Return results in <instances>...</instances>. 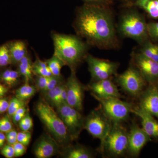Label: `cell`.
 Returning a JSON list of instances; mask_svg holds the SVG:
<instances>
[{"instance_id":"6da1fadb","label":"cell","mask_w":158,"mask_h":158,"mask_svg":"<svg viewBox=\"0 0 158 158\" xmlns=\"http://www.w3.org/2000/svg\"><path fill=\"white\" fill-rule=\"evenodd\" d=\"M74 27L78 35L98 48L116 47L117 39L113 15L99 4L87 3L79 8Z\"/></svg>"},{"instance_id":"7a4b0ae2","label":"cell","mask_w":158,"mask_h":158,"mask_svg":"<svg viewBox=\"0 0 158 158\" xmlns=\"http://www.w3.org/2000/svg\"><path fill=\"white\" fill-rule=\"evenodd\" d=\"M55 52L56 55L68 65L71 70H75L85 59L88 45L76 36L53 33L52 35Z\"/></svg>"},{"instance_id":"3957f363","label":"cell","mask_w":158,"mask_h":158,"mask_svg":"<svg viewBox=\"0 0 158 158\" xmlns=\"http://www.w3.org/2000/svg\"><path fill=\"white\" fill-rule=\"evenodd\" d=\"M35 112L50 135L59 144L65 147L73 141L56 111L44 99L37 103Z\"/></svg>"},{"instance_id":"277c9868","label":"cell","mask_w":158,"mask_h":158,"mask_svg":"<svg viewBox=\"0 0 158 158\" xmlns=\"http://www.w3.org/2000/svg\"><path fill=\"white\" fill-rule=\"evenodd\" d=\"M147 24L143 15L139 12L130 11L122 16L118 30L123 37L134 40L142 45L149 37Z\"/></svg>"},{"instance_id":"5b68a950","label":"cell","mask_w":158,"mask_h":158,"mask_svg":"<svg viewBox=\"0 0 158 158\" xmlns=\"http://www.w3.org/2000/svg\"><path fill=\"white\" fill-rule=\"evenodd\" d=\"M128 131L121 123H113L112 128L103 143L100 145L102 152L110 156L118 157L127 152Z\"/></svg>"},{"instance_id":"8992f818","label":"cell","mask_w":158,"mask_h":158,"mask_svg":"<svg viewBox=\"0 0 158 158\" xmlns=\"http://www.w3.org/2000/svg\"><path fill=\"white\" fill-rule=\"evenodd\" d=\"M113 124V122L99 108L91 111L85 118L84 129L93 138L99 139L101 145L110 132Z\"/></svg>"},{"instance_id":"52a82bcc","label":"cell","mask_w":158,"mask_h":158,"mask_svg":"<svg viewBox=\"0 0 158 158\" xmlns=\"http://www.w3.org/2000/svg\"><path fill=\"white\" fill-rule=\"evenodd\" d=\"M116 81L123 91L134 98H139L147 83L140 71L133 64L124 72L116 75Z\"/></svg>"},{"instance_id":"ba28073f","label":"cell","mask_w":158,"mask_h":158,"mask_svg":"<svg viewBox=\"0 0 158 158\" xmlns=\"http://www.w3.org/2000/svg\"><path fill=\"white\" fill-rule=\"evenodd\" d=\"M100 103V108L113 123H122L129 118L134 107L132 103L118 98H101L94 97Z\"/></svg>"},{"instance_id":"9c48e42d","label":"cell","mask_w":158,"mask_h":158,"mask_svg":"<svg viewBox=\"0 0 158 158\" xmlns=\"http://www.w3.org/2000/svg\"><path fill=\"white\" fill-rule=\"evenodd\" d=\"M56 108L73 140H76L84 129L85 118L81 113L67 103L59 105Z\"/></svg>"},{"instance_id":"30bf717a","label":"cell","mask_w":158,"mask_h":158,"mask_svg":"<svg viewBox=\"0 0 158 158\" xmlns=\"http://www.w3.org/2000/svg\"><path fill=\"white\" fill-rule=\"evenodd\" d=\"M85 59L92 81L112 78L113 76L117 75L119 65L118 62L99 59L90 54H87Z\"/></svg>"},{"instance_id":"8fae6325","label":"cell","mask_w":158,"mask_h":158,"mask_svg":"<svg viewBox=\"0 0 158 158\" xmlns=\"http://www.w3.org/2000/svg\"><path fill=\"white\" fill-rule=\"evenodd\" d=\"M65 85L67 91V104L81 113L85 88L77 77L75 70H71Z\"/></svg>"},{"instance_id":"7c38bea8","label":"cell","mask_w":158,"mask_h":158,"mask_svg":"<svg viewBox=\"0 0 158 158\" xmlns=\"http://www.w3.org/2000/svg\"><path fill=\"white\" fill-rule=\"evenodd\" d=\"M133 65L138 69L146 82L158 83V62L145 56L141 53L133 54Z\"/></svg>"},{"instance_id":"4fadbf2b","label":"cell","mask_w":158,"mask_h":158,"mask_svg":"<svg viewBox=\"0 0 158 158\" xmlns=\"http://www.w3.org/2000/svg\"><path fill=\"white\" fill-rule=\"evenodd\" d=\"M151 141V138L143 129L133 122L128 131L127 152L133 157H138L143 147Z\"/></svg>"},{"instance_id":"5bb4252c","label":"cell","mask_w":158,"mask_h":158,"mask_svg":"<svg viewBox=\"0 0 158 158\" xmlns=\"http://www.w3.org/2000/svg\"><path fill=\"white\" fill-rule=\"evenodd\" d=\"M139 98V106L158 118V83H149Z\"/></svg>"},{"instance_id":"9a60e30c","label":"cell","mask_w":158,"mask_h":158,"mask_svg":"<svg viewBox=\"0 0 158 158\" xmlns=\"http://www.w3.org/2000/svg\"><path fill=\"white\" fill-rule=\"evenodd\" d=\"M88 88L94 97L101 98H122L117 86L111 78L92 81L88 85Z\"/></svg>"},{"instance_id":"2e32d148","label":"cell","mask_w":158,"mask_h":158,"mask_svg":"<svg viewBox=\"0 0 158 158\" xmlns=\"http://www.w3.org/2000/svg\"><path fill=\"white\" fill-rule=\"evenodd\" d=\"M33 152L37 158H51L59 152V144L50 134H45L36 141Z\"/></svg>"},{"instance_id":"e0dca14e","label":"cell","mask_w":158,"mask_h":158,"mask_svg":"<svg viewBox=\"0 0 158 158\" xmlns=\"http://www.w3.org/2000/svg\"><path fill=\"white\" fill-rule=\"evenodd\" d=\"M131 113L141 119L142 128L151 138H158V122L154 116L147 113L140 106H134Z\"/></svg>"},{"instance_id":"ac0fdd59","label":"cell","mask_w":158,"mask_h":158,"mask_svg":"<svg viewBox=\"0 0 158 158\" xmlns=\"http://www.w3.org/2000/svg\"><path fill=\"white\" fill-rule=\"evenodd\" d=\"M61 153L62 156L65 158H92L94 156L91 150L78 144L66 145Z\"/></svg>"},{"instance_id":"d6986e66","label":"cell","mask_w":158,"mask_h":158,"mask_svg":"<svg viewBox=\"0 0 158 158\" xmlns=\"http://www.w3.org/2000/svg\"><path fill=\"white\" fill-rule=\"evenodd\" d=\"M11 55L12 64L19 63L23 57L27 55V49L25 43L22 40H13L7 43Z\"/></svg>"},{"instance_id":"ffe728a7","label":"cell","mask_w":158,"mask_h":158,"mask_svg":"<svg viewBox=\"0 0 158 158\" xmlns=\"http://www.w3.org/2000/svg\"><path fill=\"white\" fill-rule=\"evenodd\" d=\"M18 71L23 77L25 83H30L33 80V63L28 55L23 58L18 64Z\"/></svg>"},{"instance_id":"44dd1931","label":"cell","mask_w":158,"mask_h":158,"mask_svg":"<svg viewBox=\"0 0 158 158\" xmlns=\"http://www.w3.org/2000/svg\"><path fill=\"white\" fill-rule=\"evenodd\" d=\"M135 5L151 17L158 19V0H136Z\"/></svg>"},{"instance_id":"7402d4cb","label":"cell","mask_w":158,"mask_h":158,"mask_svg":"<svg viewBox=\"0 0 158 158\" xmlns=\"http://www.w3.org/2000/svg\"><path fill=\"white\" fill-rule=\"evenodd\" d=\"M20 76L18 70L6 69L0 73V81L8 87H14L19 83Z\"/></svg>"},{"instance_id":"603a6c76","label":"cell","mask_w":158,"mask_h":158,"mask_svg":"<svg viewBox=\"0 0 158 158\" xmlns=\"http://www.w3.org/2000/svg\"><path fill=\"white\" fill-rule=\"evenodd\" d=\"M37 88L36 86L31 85L30 83H25L24 85L18 88L15 92L17 98L26 102L31 98L37 93Z\"/></svg>"},{"instance_id":"cb8c5ba5","label":"cell","mask_w":158,"mask_h":158,"mask_svg":"<svg viewBox=\"0 0 158 158\" xmlns=\"http://www.w3.org/2000/svg\"><path fill=\"white\" fill-rule=\"evenodd\" d=\"M142 45L140 52L149 59L158 62V44L147 40Z\"/></svg>"},{"instance_id":"d4e9b609","label":"cell","mask_w":158,"mask_h":158,"mask_svg":"<svg viewBox=\"0 0 158 158\" xmlns=\"http://www.w3.org/2000/svg\"><path fill=\"white\" fill-rule=\"evenodd\" d=\"M65 84V83L62 82L55 88L44 92V99L53 107H56L59 95Z\"/></svg>"},{"instance_id":"484cf974","label":"cell","mask_w":158,"mask_h":158,"mask_svg":"<svg viewBox=\"0 0 158 158\" xmlns=\"http://www.w3.org/2000/svg\"><path fill=\"white\" fill-rule=\"evenodd\" d=\"M45 62L52 75L61 76V69L65 64L59 57L54 54L52 58L48 59Z\"/></svg>"},{"instance_id":"4316f807","label":"cell","mask_w":158,"mask_h":158,"mask_svg":"<svg viewBox=\"0 0 158 158\" xmlns=\"http://www.w3.org/2000/svg\"><path fill=\"white\" fill-rule=\"evenodd\" d=\"M12 64L11 55L7 43L0 46V68Z\"/></svg>"},{"instance_id":"83f0119b","label":"cell","mask_w":158,"mask_h":158,"mask_svg":"<svg viewBox=\"0 0 158 158\" xmlns=\"http://www.w3.org/2000/svg\"><path fill=\"white\" fill-rule=\"evenodd\" d=\"M25 106L26 102L21 100L16 97L12 98L9 102V108L7 110L8 115L11 117L19 109Z\"/></svg>"},{"instance_id":"f1b7e54d","label":"cell","mask_w":158,"mask_h":158,"mask_svg":"<svg viewBox=\"0 0 158 158\" xmlns=\"http://www.w3.org/2000/svg\"><path fill=\"white\" fill-rule=\"evenodd\" d=\"M20 129L24 131H28L32 129L33 127V120L28 112L19 121L18 123Z\"/></svg>"},{"instance_id":"f546056e","label":"cell","mask_w":158,"mask_h":158,"mask_svg":"<svg viewBox=\"0 0 158 158\" xmlns=\"http://www.w3.org/2000/svg\"><path fill=\"white\" fill-rule=\"evenodd\" d=\"M13 129L10 116L7 114L2 118H0V132L7 133Z\"/></svg>"},{"instance_id":"4dcf8cb0","label":"cell","mask_w":158,"mask_h":158,"mask_svg":"<svg viewBox=\"0 0 158 158\" xmlns=\"http://www.w3.org/2000/svg\"><path fill=\"white\" fill-rule=\"evenodd\" d=\"M148 37L153 40L158 42V22L147 24Z\"/></svg>"},{"instance_id":"1f68e13d","label":"cell","mask_w":158,"mask_h":158,"mask_svg":"<svg viewBox=\"0 0 158 158\" xmlns=\"http://www.w3.org/2000/svg\"><path fill=\"white\" fill-rule=\"evenodd\" d=\"M33 72L34 74L39 76L49 77L52 75L48 67H42L35 65L34 63H33Z\"/></svg>"},{"instance_id":"d6a6232c","label":"cell","mask_w":158,"mask_h":158,"mask_svg":"<svg viewBox=\"0 0 158 158\" xmlns=\"http://www.w3.org/2000/svg\"><path fill=\"white\" fill-rule=\"evenodd\" d=\"M62 76H56L52 75L49 77L48 82L46 87L45 89L43 92L48 91L59 85V84L62 83Z\"/></svg>"},{"instance_id":"836d02e7","label":"cell","mask_w":158,"mask_h":158,"mask_svg":"<svg viewBox=\"0 0 158 158\" xmlns=\"http://www.w3.org/2000/svg\"><path fill=\"white\" fill-rule=\"evenodd\" d=\"M32 135L30 131H22L18 133L17 141L20 142L25 146H27L31 142Z\"/></svg>"},{"instance_id":"e575fe53","label":"cell","mask_w":158,"mask_h":158,"mask_svg":"<svg viewBox=\"0 0 158 158\" xmlns=\"http://www.w3.org/2000/svg\"><path fill=\"white\" fill-rule=\"evenodd\" d=\"M27 113L28 109L26 106L20 108L11 117L13 123L15 125L18 124L19 121L24 117Z\"/></svg>"},{"instance_id":"d590c367","label":"cell","mask_w":158,"mask_h":158,"mask_svg":"<svg viewBox=\"0 0 158 158\" xmlns=\"http://www.w3.org/2000/svg\"><path fill=\"white\" fill-rule=\"evenodd\" d=\"M49 77L36 76V79H35V84H36V87H37V89H39L43 92L44 90L45 89L47 85Z\"/></svg>"},{"instance_id":"8d00e7d4","label":"cell","mask_w":158,"mask_h":158,"mask_svg":"<svg viewBox=\"0 0 158 158\" xmlns=\"http://www.w3.org/2000/svg\"><path fill=\"white\" fill-rule=\"evenodd\" d=\"M12 146L14 148L15 157L22 156L26 153L27 146H25L24 144L17 141Z\"/></svg>"},{"instance_id":"74e56055","label":"cell","mask_w":158,"mask_h":158,"mask_svg":"<svg viewBox=\"0 0 158 158\" xmlns=\"http://www.w3.org/2000/svg\"><path fill=\"white\" fill-rule=\"evenodd\" d=\"M1 153L5 157L7 158H12L15 157L14 148L13 146L9 144H6L3 146Z\"/></svg>"},{"instance_id":"f35d334b","label":"cell","mask_w":158,"mask_h":158,"mask_svg":"<svg viewBox=\"0 0 158 158\" xmlns=\"http://www.w3.org/2000/svg\"><path fill=\"white\" fill-rule=\"evenodd\" d=\"M18 132L15 130L12 129L6 133V139L8 144L13 145L17 141Z\"/></svg>"},{"instance_id":"ab89813d","label":"cell","mask_w":158,"mask_h":158,"mask_svg":"<svg viewBox=\"0 0 158 158\" xmlns=\"http://www.w3.org/2000/svg\"><path fill=\"white\" fill-rule=\"evenodd\" d=\"M9 102L6 98H0V114L7 111L9 108Z\"/></svg>"},{"instance_id":"60d3db41","label":"cell","mask_w":158,"mask_h":158,"mask_svg":"<svg viewBox=\"0 0 158 158\" xmlns=\"http://www.w3.org/2000/svg\"><path fill=\"white\" fill-rule=\"evenodd\" d=\"M8 91V88L0 83V98L5 96Z\"/></svg>"},{"instance_id":"b9f144b4","label":"cell","mask_w":158,"mask_h":158,"mask_svg":"<svg viewBox=\"0 0 158 158\" xmlns=\"http://www.w3.org/2000/svg\"><path fill=\"white\" fill-rule=\"evenodd\" d=\"M88 3H93V4H101L105 2L106 0H83Z\"/></svg>"},{"instance_id":"7bdbcfd3","label":"cell","mask_w":158,"mask_h":158,"mask_svg":"<svg viewBox=\"0 0 158 158\" xmlns=\"http://www.w3.org/2000/svg\"><path fill=\"white\" fill-rule=\"evenodd\" d=\"M6 140V135L3 132H0V141H2L3 142L5 143Z\"/></svg>"},{"instance_id":"ee69618b","label":"cell","mask_w":158,"mask_h":158,"mask_svg":"<svg viewBox=\"0 0 158 158\" xmlns=\"http://www.w3.org/2000/svg\"><path fill=\"white\" fill-rule=\"evenodd\" d=\"M5 143L3 142L2 141H0V148L3 147L4 146Z\"/></svg>"}]
</instances>
